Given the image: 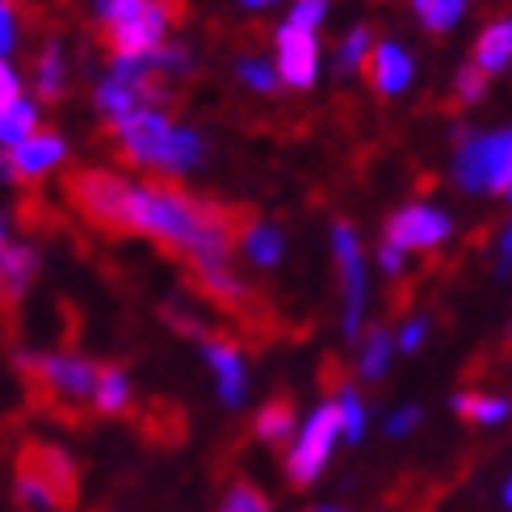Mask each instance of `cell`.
<instances>
[{
    "mask_svg": "<svg viewBox=\"0 0 512 512\" xmlns=\"http://www.w3.org/2000/svg\"><path fill=\"white\" fill-rule=\"evenodd\" d=\"M294 399L290 395H273L261 412L252 420V437L265 441V445H286L294 437Z\"/></svg>",
    "mask_w": 512,
    "mask_h": 512,
    "instance_id": "d6986e66",
    "label": "cell"
},
{
    "mask_svg": "<svg viewBox=\"0 0 512 512\" xmlns=\"http://www.w3.org/2000/svg\"><path fill=\"white\" fill-rule=\"evenodd\" d=\"M315 512H340V508H315Z\"/></svg>",
    "mask_w": 512,
    "mask_h": 512,
    "instance_id": "60d3db41",
    "label": "cell"
},
{
    "mask_svg": "<svg viewBox=\"0 0 512 512\" xmlns=\"http://www.w3.org/2000/svg\"><path fill=\"white\" fill-rule=\"evenodd\" d=\"M475 68L479 72H487V76H496V72H504L508 63H512V17H504V21H492L483 34H479V42H475Z\"/></svg>",
    "mask_w": 512,
    "mask_h": 512,
    "instance_id": "ac0fdd59",
    "label": "cell"
},
{
    "mask_svg": "<svg viewBox=\"0 0 512 512\" xmlns=\"http://www.w3.org/2000/svg\"><path fill=\"white\" fill-rule=\"evenodd\" d=\"M336 437H340V408H336V403H324V408H319L303 424L294 450L286 454V479H290V487H311L319 479V471H324Z\"/></svg>",
    "mask_w": 512,
    "mask_h": 512,
    "instance_id": "52a82bcc",
    "label": "cell"
},
{
    "mask_svg": "<svg viewBox=\"0 0 512 512\" xmlns=\"http://www.w3.org/2000/svg\"><path fill=\"white\" fill-rule=\"evenodd\" d=\"M202 353H206L210 370H215V378H219L223 403H227V408H240L244 391H248V370H244V349H240V340L219 336V332H206V336H202Z\"/></svg>",
    "mask_w": 512,
    "mask_h": 512,
    "instance_id": "4fadbf2b",
    "label": "cell"
},
{
    "mask_svg": "<svg viewBox=\"0 0 512 512\" xmlns=\"http://www.w3.org/2000/svg\"><path fill=\"white\" fill-rule=\"evenodd\" d=\"M240 80L252 84L256 93H277L282 89V80H277V68L265 59H240Z\"/></svg>",
    "mask_w": 512,
    "mask_h": 512,
    "instance_id": "83f0119b",
    "label": "cell"
},
{
    "mask_svg": "<svg viewBox=\"0 0 512 512\" xmlns=\"http://www.w3.org/2000/svg\"><path fill=\"white\" fill-rule=\"evenodd\" d=\"M38 131V105L34 101H13L5 114H0V147H17L21 139H30Z\"/></svg>",
    "mask_w": 512,
    "mask_h": 512,
    "instance_id": "44dd1931",
    "label": "cell"
},
{
    "mask_svg": "<svg viewBox=\"0 0 512 512\" xmlns=\"http://www.w3.org/2000/svg\"><path fill=\"white\" fill-rule=\"evenodd\" d=\"M508 265H512V223H508L504 244H500V269H508Z\"/></svg>",
    "mask_w": 512,
    "mask_h": 512,
    "instance_id": "8d00e7d4",
    "label": "cell"
},
{
    "mask_svg": "<svg viewBox=\"0 0 512 512\" xmlns=\"http://www.w3.org/2000/svg\"><path fill=\"white\" fill-rule=\"evenodd\" d=\"M454 412H458L462 420H471V424H500L512 408H508V399L462 391V395H454Z\"/></svg>",
    "mask_w": 512,
    "mask_h": 512,
    "instance_id": "7402d4cb",
    "label": "cell"
},
{
    "mask_svg": "<svg viewBox=\"0 0 512 512\" xmlns=\"http://www.w3.org/2000/svg\"><path fill=\"white\" fill-rule=\"evenodd\" d=\"M110 135L118 143V156L139 168H160L173 173V139L177 126L168 122L164 110H135L118 122H110Z\"/></svg>",
    "mask_w": 512,
    "mask_h": 512,
    "instance_id": "277c9868",
    "label": "cell"
},
{
    "mask_svg": "<svg viewBox=\"0 0 512 512\" xmlns=\"http://www.w3.org/2000/svg\"><path fill=\"white\" fill-rule=\"evenodd\" d=\"M135 424L139 433L152 441V445H181L185 441V412L177 408L173 399H147L143 408L135 412Z\"/></svg>",
    "mask_w": 512,
    "mask_h": 512,
    "instance_id": "9a60e30c",
    "label": "cell"
},
{
    "mask_svg": "<svg viewBox=\"0 0 512 512\" xmlns=\"http://www.w3.org/2000/svg\"><path fill=\"white\" fill-rule=\"evenodd\" d=\"M332 252L340 269V290H345V336L353 340L361 328V315H366V265H361L357 236L345 219H336L332 227Z\"/></svg>",
    "mask_w": 512,
    "mask_h": 512,
    "instance_id": "ba28073f",
    "label": "cell"
},
{
    "mask_svg": "<svg viewBox=\"0 0 512 512\" xmlns=\"http://www.w3.org/2000/svg\"><path fill=\"white\" fill-rule=\"evenodd\" d=\"M17 374L34 416L68 424V429H84L97 416L93 412L97 361L80 353H17Z\"/></svg>",
    "mask_w": 512,
    "mask_h": 512,
    "instance_id": "6da1fadb",
    "label": "cell"
},
{
    "mask_svg": "<svg viewBox=\"0 0 512 512\" xmlns=\"http://www.w3.org/2000/svg\"><path fill=\"white\" fill-rule=\"evenodd\" d=\"M424 332H429V324H424V319H412V324L403 328V336H399V349L403 353H416L424 345Z\"/></svg>",
    "mask_w": 512,
    "mask_h": 512,
    "instance_id": "e575fe53",
    "label": "cell"
},
{
    "mask_svg": "<svg viewBox=\"0 0 512 512\" xmlns=\"http://www.w3.org/2000/svg\"><path fill=\"white\" fill-rule=\"evenodd\" d=\"M5 236H9V219H5V215H0V248H5V244H9Z\"/></svg>",
    "mask_w": 512,
    "mask_h": 512,
    "instance_id": "f35d334b",
    "label": "cell"
},
{
    "mask_svg": "<svg viewBox=\"0 0 512 512\" xmlns=\"http://www.w3.org/2000/svg\"><path fill=\"white\" fill-rule=\"evenodd\" d=\"M361 68H366L378 97H395V93H403L412 84V59H408V51H403L399 42H378V47H370V55H366Z\"/></svg>",
    "mask_w": 512,
    "mask_h": 512,
    "instance_id": "5bb4252c",
    "label": "cell"
},
{
    "mask_svg": "<svg viewBox=\"0 0 512 512\" xmlns=\"http://www.w3.org/2000/svg\"><path fill=\"white\" fill-rule=\"evenodd\" d=\"M324 17H328V0H294V9H290V17H286V26L315 30Z\"/></svg>",
    "mask_w": 512,
    "mask_h": 512,
    "instance_id": "4dcf8cb0",
    "label": "cell"
},
{
    "mask_svg": "<svg viewBox=\"0 0 512 512\" xmlns=\"http://www.w3.org/2000/svg\"><path fill=\"white\" fill-rule=\"evenodd\" d=\"M387 361H391V336L374 328L366 336V345H361V361H357V370L361 378H370V382H382V374H387Z\"/></svg>",
    "mask_w": 512,
    "mask_h": 512,
    "instance_id": "cb8c5ba5",
    "label": "cell"
},
{
    "mask_svg": "<svg viewBox=\"0 0 512 512\" xmlns=\"http://www.w3.org/2000/svg\"><path fill=\"white\" fill-rule=\"evenodd\" d=\"M454 177L462 189H492V194H508L512 189V131L496 135H462Z\"/></svg>",
    "mask_w": 512,
    "mask_h": 512,
    "instance_id": "5b68a950",
    "label": "cell"
},
{
    "mask_svg": "<svg viewBox=\"0 0 512 512\" xmlns=\"http://www.w3.org/2000/svg\"><path fill=\"white\" fill-rule=\"evenodd\" d=\"M378 265L387 269V273H399V269H403V252L391 248V244H382V248H378Z\"/></svg>",
    "mask_w": 512,
    "mask_h": 512,
    "instance_id": "d590c367",
    "label": "cell"
},
{
    "mask_svg": "<svg viewBox=\"0 0 512 512\" xmlns=\"http://www.w3.org/2000/svg\"><path fill=\"white\" fill-rule=\"evenodd\" d=\"M450 231L454 227H450V219H445L441 210H433V206H403L387 219V236H382V244H391L399 252H408V248L429 252V248L450 240Z\"/></svg>",
    "mask_w": 512,
    "mask_h": 512,
    "instance_id": "30bf717a",
    "label": "cell"
},
{
    "mask_svg": "<svg viewBox=\"0 0 512 512\" xmlns=\"http://www.w3.org/2000/svg\"><path fill=\"white\" fill-rule=\"evenodd\" d=\"M181 13H185V0H147L135 17L105 30V47H110L114 59H139L147 51L164 47V34Z\"/></svg>",
    "mask_w": 512,
    "mask_h": 512,
    "instance_id": "8992f818",
    "label": "cell"
},
{
    "mask_svg": "<svg viewBox=\"0 0 512 512\" xmlns=\"http://www.w3.org/2000/svg\"><path fill=\"white\" fill-rule=\"evenodd\" d=\"M244 9H269V5H277V0H240Z\"/></svg>",
    "mask_w": 512,
    "mask_h": 512,
    "instance_id": "74e56055",
    "label": "cell"
},
{
    "mask_svg": "<svg viewBox=\"0 0 512 512\" xmlns=\"http://www.w3.org/2000/svg\"><path fill=\"white\" fill-rule=\"evenodd\" d=\"M319 76V42L315 30L282 26L277 30V80L290 89H311Z\"/></svg>",
    "mask_w": 512,
    "mask_h": 512,
    "instance_id": "7c38bea8",
    "label": "cell"
},
{
    "mask_svg": "<svg viewBox=\"0 0 512 512\" xmlns=\"http://www.w3.org/2000/svg\"><path fill=\"white\" fill-rule=\"evenodd\" d=\"M416 424H420V408H399V412L391 416V424H387V433H391V437H408Z\"/></svg>",
    "mask_w": 512,
    "mask_h": 512,
    "instance_id": "836d02e7",
    "label": "cell"
},
{
    "mask_svg": "<svg viewBox=\"0 0 512 512\" xmlns=\"http://www.w3.org/2000/svg\"><path fill=\"white\" fill-rule=\"evenodd\" d=\"M466 5H471V0H412V9L429 34H445L450 26H458Z\"/></svg>",
    "mask_w": 512,
    "mask_h": 512,
    "instance_id": "603a6c76",
    "label": "cell"
},
{
    "mask_svg": "<svg viewBox=\"0 0 512 512\" xmlns=\"http://www.w3.org/2000/svg\"><path fill=\"white\" fill-rule=\"evenodd\" d=\"M370 47H374V38H370V26H357V30H349V38H345V42H340L336 68H340V72H357V68H361V63H366Z\"/></svg>",
    "mask_w": 512,
    "mask_h": 512,
    "instance_id": "d4e9b609",
    "label": "cell"
},
{
    "mask_svg": "<svg viewBox=\"0 0 512 512\" xmlns=\"http://www.w3.org/2000/svg\"><path fill=\"white\" fill-rule=\"evenodd\" d=\"M508 345H512V328H508Z\"/></svg>",
    "mask_w": 512,
    "mask_h": 512,
    "instance_id": "b9f144b4",
    "label": "cell"
},
{
    "mask_svg": "<svg viewBox=\"0 0 512 512\" xmlns=\"http://www.w3.org/2000/svg\"><path fill=\"white\" fill-rule=\"evenodd\" d=\"M63 198L84 223H93L105 236H131L126 231V198H131V181L105 168H72L63 177Z\"/></svg>",
    "mask_w": 512,
    "mask_h": 512,
    "instance_id": "3957f363",
    "label": "cell"
},
{
    "mask_svg": "<svg viewBox=\"0 0 512 512\" xmlns=\"http://www.w3.org/2000/svg\"><path fill=\"white\" fill-rule=\"evenodd\" d=\"M93 412L97 416H126L131 412V374L122 366H97Z\"/></svg>",
    "mask_w": 512,
    "mask_h": 512,
    "instance_id": "e0dca14e",
    "label": "cell"
},
{
    "mask_svg": "<svg viewBox=\"0 0 512 512\" xmlns=\"http://www.w3.org/2000/svg\"><path fill=\"white\" fill-rule=\"evenodd\" d=\"M38 277V248L34 244H5L0 248V324H13L21 298L30 294Z\"/></svg>",
    "mask_w": 512,
    "mask_h": 512,
    "instance_id": "8fae6325",
    "label": "cell"
},
{
    "mask_svg": "<svg viewBox=\"0 0 512 512\" xmlns=\"http://www.w3.org/2000/svg\"><path fill=\"white\" fill-rule=\"evenodd\" d=\"M13 101H21V80H17V72L9 68V63L0 59V114H5Z\"/></svg>",
    "mask_w": 512,
    "mask_h": 512,
    "instance_id": "d6a6232c",
    "label": "cell"
},
{
    "mask_svg": "<svg viewBox=\"0 0 512 512\" xmlns=\"http://www.w3.org/2000/svg\"><path fill=\"white\" fill-rule=\"evenodd\" d=\"M336 408H340V433L349 441H361V433H366V408H361V399L345 387L336 395Z\"/></svg>",
    "mask_w": 512,
    "mask_h": 512,
    "instance_id": "484cf974",
    "label": "cell"
},
{
    "mask_svg": "<svg viewBox=\"0 0 512 512\" xmlns=\"http://www.w3.org/2000/svg\"><path fill=\"white\" fill-rule=\"evenodd\" d=\"M17 30H21L17 0H0V59H5L17 47Z\"/></svg>",
    "mask_w": 512,
    "mask_h": 512,
    "instance_id": "1f68e13d",
    "label": "cell"
},
{
    "mask_svg": "<svg viewBox=\"0 0 512 512\" xmlns=\"http://www.w3.org/2000/svg\"><path fill=\"white\" fill-rule=\"evenodd\" d=\"M219 512H273L269 508V500H265V492L261 487H252V483H236L227 492V500H223V508Z\"/></svg>",
    "mask_w": 512,
    "mask_h": 512,
    "instance_id": "4316f807",
    "label": "cell"
},
{
    "mask_svg": "<svg viewBox=\"0 0 512 512\" xmlns=\"http://www.w3.org/2000/svg\"><path fill=\"white\" fill-rule=\"evenodd\" d=\"M34 89L42 101H59L68 89V51H63L59 38H47L42 51L34 59Z\"/></svg>",
    "mask_w": 512,
    "mask_h": 512,
    "instance_id": "2e32d148",
    "label": "cell"
},
{
    "mask_svg": "<svg viewBox=\"0 0 512 512\" xmlns=\"http://www.w3.org/2000/svg\"><path fill=\"white\" fill-rule=\"evenodd\" d=\"M143 5H147V0H93V13L101 21V30H110V26H118V21L135 17Z\"/></svg>",
    "mask_w": 512,
    "mask_h": 512,
    "instance_id": "f546056e",
    "label": "cell"
},
{
    "mask_svg": "<svg viewBox=\"0 0 512 512\" xmlns=\"http://www.w3.org/2000/svg\"><path fill=\"white\" fill-rule=\"evenodd\" d=\"M240 248L252 256L261 269H269V265H277L282 261V252H286V240H282V231L277 227H265V223H252L248 231H244V240H240Z\"/></svg>",
    "mask_w": 512,
    "mask_h": 512,
    "instance_id": "ffe728a7",
    "label": "cell"
},
{
    "mask_svg": "<svg viewBox=\"0 0 512 512\" xmlns=\"http://www.w3.org/2000/svg\"><path fill=\"white\" fill-rule=\"evenodd\" d=\"M487 93V72H479L475 63H462L458 76H454V97L458 105H475Z\"/></svg>",
    "mask_w": 512,
    "mask_h": 512,
    "instance_id": "f1b7e54d",
    "label": "cell"
},
{
    "mask_svg": "<svg viewBox=\"0 0 512 512\" xmlns=\"http://www.w3.org/2000/svg\"><path fill=\"white\" fill-rule=\"evenodd\" d=\"M13 504L21 512H76L80 466L55 441L26 437L13 454Z\"/></svg>",
    "mask_w": 512,
    "mask_h": 512,
    "instance_id": "7a4b0ae2",
    "label": "cell"
},
{
    "mask_svg": "<svg viewBox=\"0 0 512 512\" xmlns=\"http://www.w3.org/2000/svg\"><path fill=\"white\" fill-rule=\"evenodd\" d=\"M504 504L512 508V479H508V487H504Z\"/></svg>",
    "mask_w": 512,
    "mask_h": 512,
    "instance_id": "ab89813d",
    "label": "cell"
},
{
    "mask_svg": "<svg viewBox=\"0 0 512 512\" xmlns=\"http://www.w3.org/2000/svg\"><path fill=\"white\" fill-rule=\"evenodd\" d=\"M63 156H68V143L55 131H34L30 139L0 152V177L9 185H26V181H38L42 173H51L55 164H63Z\"/></svg>",
    "mask_w": 512,
    "mask_h": 512,
    "instance_id": "9c48e42d",
    "label": "cell"
}]
</instances>
